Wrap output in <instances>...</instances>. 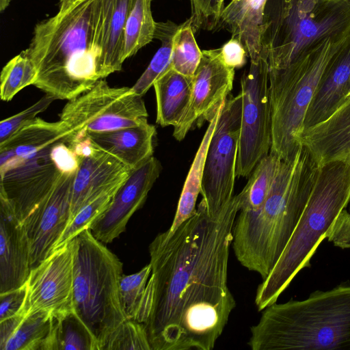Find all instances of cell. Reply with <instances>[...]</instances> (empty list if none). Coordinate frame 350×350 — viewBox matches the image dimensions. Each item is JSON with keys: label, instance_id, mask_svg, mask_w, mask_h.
Instances as JSON below:
<instances>
[{"label": "cell", "instance_id": "obj_24", "mask_svg": "<svg viewBox=\"0 0 350 350\" xmlns=\"http://www.w3.org/2000/svg\"><path fill=\"white\" fill-rule=\"evenodd\" d=\"M192 79L171 68L154 83L158 124L174 126L179 122L189 105Z\"/></svg>", "mask_w": 350, "mask_h": 350}, {"label": "cell", "instance_id": "obj_35", "mask_svg": "<svg viewBox=\"0 0 350 350\" xmlns=\"http://www.w3.org/2000/svg\"><path fill=\"white\" fill-rule=\"evenodd\" d=\"M152 350L145 325L126 319L111 335L102 350Z\"/></svg>", "mask_w": 350, "mask_h": 350}, {"label": "cell", "instance_id": "obj_45", "mask_svg": "<svg viewBox=\"0 0 350 350\" xmlns=\"http://www.w3.org/2000/svg\"><path fill=\"white\" fill-rule=\"evenodd\" d=\"M12 1V0H11Z\"/></svg>", "mask_w": 350, "mask_h": 350}, {"label": "cell", "instance_id": "obj_28", "mask_svg": "<svg viewBox=\"0 0 350 350\" xmlns=\"http://www.w3.org/2000/svg\"><path fill=\"white\" fill-rule=\"evenodd\" d=\"M155 29L151 0H133L124 28L123 62L154 38Z\"/></svg>", "mask_w": 350, "mask_h": 350}, {"label": "cell", "instance_id": "obj_10", "mask_svg": "<svg viewBox=\"0 0 350 350\" xmlns=\"http://www.w3.org/2000/svg\"><path fill=\"white\" fill-rule=\"evenodd\" d=\"M269 66L262 49L256 62L241 79V123L237 159V177L248 178L256 165L270 152L271 111L269 88Z\"/></svg>", "mask_w": 350, "mask_h": 350}, {"label": "cell", "instance_id": "obj_23", "mask_svg": "<svg viewBox=\"0 0 350 350\" xmlns=\"http://www.w3.org/2000/svg\"><path fill=\"white\" fill-rule=\"evenodd\" d=\"M133 0H99L101 79L122 69L123 35Z\"/></svg>", "mask_w": 350, "mask_h": 350}, {"label": "cell", "instance_id": "obj_13", "mask_svg": "<svg viewBox=\"0 0 350 350\" xmlns=\"http://www.w3.org/2000/svg\"><path fill=\"white\" fill-rule=\"evenodd\" d=\"M68 144L79 161L72 186L70 223L83 206L100 195L118 189L132 169L98 148L86 135Z\"/></svg>", "mask_w": 350, "mask_h": 350}, {"label": "cell", "instance_id": "obj_4", "mask_svg": "<svg viewBox=\"0 0 350 350\" xmlns=\"http://www.w3.org/2000/svg\"><path fill=\"white\" fill-rule=\"evenodd\" d=\"M263 310L250 329L253 350H350V284Z\"/></svg>", "mask_w": 350, "mask_h": 350}, {"label": "cell", "instance_id": "obj_19", "mask_svg": "<svg viewBox=\"0 0 350 350\" xmlns=\"http://www.w3.org/2000/svg\"><path fill=\"white\" fill-rule=\"evenodd\" d=\"M350 93V36L334 54L308 107L303 131L327 118Z\"/></svg>", "mask_w": 350, "mask_h": 350}, {"label": "cell", "instance_id": "obj_25", "mask_svg": "<svg viewBox=\"0 0 350 350\" xmlns=\"http://www.w3.org/2000/svg\"><path fill=\"white\" fill-rule=\"evenodd\" d=\"M224 103L219 107L215 116L209 121V124L185 181L172 223L167 230L157 234V237L159 239H164L169 237L183 223L193 216L196 211V204L198 195L201 192L204 168L208 146Z\"/></svg>", "mask_w": 350, "mask_h": 350}, {"label": "cell", "instance_id": "obj_44", "mask_svg": "<svg viewBox=\"0 0 350 350\" xmlns=\"http://www.w3.org/2000/svg\"><path fill=\"white\" fill-rule=\"evenodd\" d=\"M349 94H350V93H349Z\"/></svg>", "mask_w": 350, "mask_h": 350}, {"label": "cell", "instance_id": "obj_37", "mask_svg": "<svg viewBox=\"0 0 350 350\" xmlns=\"http://www.w3.org/2000/svg\"><path fill=\"white\" fill-rule=\"evenodd\" d=\"M56 99L54 97L46 94L44 96L29 107L1 120L0 122V144L4 142L24 126L33 121L38 113L44 111Z\"/></svg>", "mask_w": 350, "mask_h": 350}, {"label": "cell", "instance_id": "obj_17", "mask_svg": "<svg viewBox=\"0 0 350 350\" xmlns=\"http://www.w3.org/2000/svg\"><path fill=\"white\" fill-rule=\"evenodd\" d=\"M75 173H63L53 189L23 223L30 245V269L49 257L69 224Z\"/></svg>", "mask_w": 350, "mask_h": 350}, {"label": "cell", "instance_id": "obj_1", "mask_svg": "<svg viewBox=\"0 0 350 350\" xmlns=\"http://www.w3.org/2000/svg\"><path fill=\"white\" fill-rule=\"evenodd\" d=\"M239 194L216 215L200 201L169 237L149 245L153 300L144 323L152 350H211L236 306L228 265Z\"/></svg>", "mask_w": 350, "mask_h": 350}, {"label": "cell", "instance_id": "obj_34", "mask_svg": "<svg viewBox=\"0 0 350 350\" xmlns=\"http://www.w3.org/2000/svg\"><path fill=\"white\" fill-rule=\"evenodd\" d=\"M117 190L105 193L83 206L67 226L52 253L69 243L84 230L88 229L92 223L110 206Z\"/></svg>", "mask_w": 350, "mask_h": 350}, {"label": "cell", "instance_id": "obj_39", "mask_svg": "<svg viewBox=\"0 0 350 350\" xmlns=\"http://www.w3.org/2000/svg\"><path fill=\"white\" fill-rule=\"evenodd\" d=\"M325 237L336 247L350 248V208L349 211L344 208L339 213Z\"/></svg>", "mask_w": 350, "mask_h": 350}, {"label": "cell", "instance_id": "obj_14", "mask_svg": "<svg viewBox=\"0 0 350 350\" xmlns=\"http://www.w3.org/2000/svg\"><path fill=\"white\" fill-rule=\"evenodd\" d=\"M200 62L193 76L189 105L179 122L174 126L173 137L183 140L196 122L210 121L233 88L234 69L223 61L221 49L202 51Z\"/></svg>", "mask_w": 350, "mask_h": 350}, {"label": "cell", "instance_id": "obj_18", "mask_svg": "<svg viewBox=\"0 0 350 350\" xmlns=\"http://www.w3.org/2000/svg\"><path fill=\"white\" fill-rule=\"evenodd\" d=\"M0 293L26 283L30 245L26 229L8 199L0 194Z\"/></svg>", "mask_w": 350, "mask_h": 350}, {"label": "cell", "instance_id": "obj_21", "mask_svg": "<svg viewBox=\"0 0 350 350\" xmlns=\"http://www.w3.org/2000/svg\"><path fill=\"white\" fill-rule=\"evenodd\" d=\"M156 134L155 126L147 120L135 126L85 135L98 148L134 169L152 157Z\"/></svg>", "mask_w": 350, "mask_h": 350}, {"label": "cell", "instance_id": "obj_6", "mask_svg": "<svg viewBox=\"0 0 350 350\" xmlns=\"http://www.w3.org/2000/svg\"><path fill=\"white\" fill-rule=\"evenodd\" d=\"M350 36V0H267L261 35L269 70H280L328 39Z\"/></svg>", "mask_w": 350, "mask_h": 350}, {"label": "cell", "instance_id": "obj_31", "mask_svg": "<svg viewBox=\"0 0 350 350\" xmlns=\"http://www.w3.org/2000/svg\"><path fill=\"white\" fill-rule=\"evenodd\" d=\"M179 25L170 21L156 22L154 38L161 41V46L152 58L147 68L131 87L136 94L140 96L145 94L153 86L154 83L172 68V39Z\"/></svg>", "mask_w": 350, "mask_h": 350}, {"label": "cell", "instance_id": "obj_32", "mask_svg": "<svg viewBox=\"0 0 350 350\" xmlns=\"http://www.w3.org/2000/svg\"><path fill=\"white\" fill-rule=\"evenodd\" d=\"M202 55L194 37V31L187 20L179 25L173 37L171 67L185 76L193 77Z\"/></svg>", "mask_w": 350, "mask_h": 350}, {"label": "cell", "instance_id": "obj_42", "mask_svg": "<svg viewBox=\"0 0 350 350\" xmlns=\"http://www.w3.org/2000/svg\"><path fill=\"white\" fill-rule=\"evenodd\" d=\"M25 314L22 312L0 321V350L12 335Z\"/></svg>", "mask_w": 350, "mask_h": 350}, {"label": "cell", "instance_id": "obj_16", "mask_svg": "<svg viewBox=\"0 0 350 350\" xmlns=\"http://www.w3.org/2000/svg\"><path fill=\"white\" fill-rule=\"evenodd\" d=\"M161 170V163L153 156L132 169L116 191L110 206L90 225L89 229L96 239L109 243L125 231L129 220L145 203Z\"/></svg>", "mask_w": 350, "mask_h": 350}, {"label": "cell", "instance_id": "obj_36", "mask_svg": "<svg viewBox=\"0 0 350 350\" xmlns=\"http://www.w3.org/2000/svg\"><path fill=\"white\" fill-rule=\"evenodd\" d=\"M191 16L188 19L194 32L217 29L224 0H190Z\"/></svg>", "mask_w": 350, "mask_h": 350}, {"label": "cell", "instance_id": "obj_11", "mask_svg": "<svg viewBox=\"0 0 350 350\" xmlns=\"http://www.w3.org/2000/svg\"><path fill=\"white\" fill-rule=\"evenodd\" d=\"M242 95L229 94L220 111L208 146L202 183L201 201L216 215L232 200L241 123Z\"/></svg>", "mask_w": 350, "mask_h": 350}, {"label": "cell", "instance_id": "obj_20", "mask_svg": "<svg viewBox=\"0 0 350 350\" xmlns=\"http://www.w3.org/2000/svg\"><path fill=\"white\" fill-rule=\"evenodd\" d=\"M299 144L321 165L350 154V94L325 120L302 131Z\"/></svg>", "mask_w": 350, "mask_h": 350}, {"label": "cell", "instance_id": "obj_43", "mask_svg": "<svg viewBox=\"0 0 350 350\" xmlns=\"http://www.w3.org/2000/svg\"><path fill=\"white\" fill-rule=\"evenodd\" d=\"M11 0H0V11L3 12L9 5Z\"/></svg>", "mask_w": 350, "mask_h": 350}, {"label": "cell", "instance_id": "obj_9", "mask_svg": "<svg viewBox=\"0 0 350 350\" xmlns=\"http://www.w3.org/2000/svg\"><path fill=\"white\" fill-rule=\"evenodd\" d=\"M142 96L131 88H112L100 79L81 94L68 100L59 117L72 133L71 139L137 126L147 121Z\"/></svg>", "mask_w": 350, "mask_h": 350}, {"label": "cell", "instance_id": "obj_26", "mask_svg": "<svg viewBox=\"0 0 350 350\" xmlns=\"http://www.w3.org/2000/svg\"><path fill=\"white\" fill-rule=\"evenodd\" d=\"M100 350L99 345L74 308L52 314L44 350Z\"/></svg>", "mask_w": 350, "mask_h": 350}, {"label": "cell", "instance_id": "obj_29", "mask_svg": "<svg viewBox=\"0 0 350 350\" xmlns=\"http://www.w3.org/2000/svg\"><path fill=\"white\" fill-rule=\"evenodd\" d=\"M282 159L269 152L254 167L248 181L239 193L240 212L257 211L264 203L278 172Z\"/></svg>", "mask_w": 350, "mask_h": 350}, {"label": "cell", "instance_id": "obj_15", "mask_svg": "<svg viewBox=\"0 0 350 350\" xmlns=\"http://www.w3.org/2000/svg\"><path fill=\"white\" fill-rule=\"evenodd\" d=\"M23 312L40 310L53 314L73 308L72 240L30 270Z\"/></svg>", "mask_w": 350, "mask_h": 350}, {"label": "cell", "instance_id": "obj_27", "mask_svg": "<svg viewBox=\"0 0 350 350\" xmlns=\"http://www.w3.org/2000/svg\"><path fill=\"white\" fill-rule=\"evenodd\" d=\"M150 263L131 275L122 274L120 280V298L126 319L145 323L150 315L153 286Z\"/></svg>", "mask_w": 350, "mask_h": 350}, {"label": "cell", "instance_id": "obj_33", "mask_svg": "<svg viewBox=\"0 0 350 350\" xmlns=\"http://www.w3.org/2000/svg\"><path fill=\"white\" fill-rule=\"evenodd\" d=\"M37 70L23 51L11 59L3 68L0 77V96L9 101L24 88L33 85Z\"/></svg>", "mask_w": 350, "mask_h": 350}, {"label": "cell", "instance_id": "obj_8", "mask_svg": "<svg viewBox=\"0 0 350 350\" xmlns=\"http://www.w3.org/2000/svg\"><path fill=\"white\" fill-rule=\"evenodd\" d=\"M346 40L328 39L288 67L269 70L270 152L282 160L290 159L299 146L308 107L329 62Z\"/></svg>", "mask_w": 350, "mask_h": 350}, {"label": "cell", "instance_id": "obj_3", "mask_svg": "<svg viewBox=\"0 0 350 350\" xmlns=\"http://www.w3.org/2000/svg\"><path fill=\"white\" fill-rule=\"evenodd\" d=\"M319 165L300 144L282 160L271 189L256 211L238 212L232 246L237 259L265 280L288 243L305 208Z\"/></svg>", "mask_w": 350, "mask_h": 350}, {"label": "cell", "instance_id": "obj_12", "mask_svg": "<svg viewBox=\"0 0 350 350\" xmlns=\"http://www.w3.org/2000/svg\"><path fill=\"white\" fill-rule=\"evenodd\" d=\"M55 144L21 155L0 154V194L8 199L23 224L63 174L51 156Z\"/></svg>", "mask_w": 350, "mask_h": 350}, {"label": "cell", "instance_id": "obj_40", "mask_svg": "<svg viewBox=\"0 0 350 350\" xmlns=\"http://www.w3.org/2000/svg\"><path fill=\"white\" fill-rule=\"evenodd\" d=\"M51 156L62 173L77 172L79 165V159L68 142H59L55 144L51 148Z\"/></svg>", "mask_w": 350, "mask_h": 350}, {"label": "cell", "instance_id": "obj_7", "mask_svg": "<svg viewBox=\"0 0 350 350\" xmlns=\"http://www.w3.org/2000/svg\"><path fill=\"white\" fill-rule=\"evenodd\" d=\"M72 241L73 308L102 350L113 332L126 319L120 298L122 263L89 228Z\"/></svg>", "mask_w": 350, "mask_h": 350}, {"label": "cell", "instance_id": "obj_41", "mask_svg": "<svg viewBox=\"0 0 350 350\" xmlns=\"http://www.w3.org/2000/svg\"><path fill=\"white\" fill-rule=\"evenodd\" d=\"M220 49L223 61L228 66L235 69L245 64L247 53L237 38H231Z\"/></svg>", "mask_w": 350, "mask_h": 350}, {"label": "cell", "instance_id": "obj_2", "mask_svg": "<svg viewBox=\"0 0 350 350\" xmlns=\"http://www.w3.org/2000/svg\"><path fill=\"white\" fill-rule=\"evenodd\" d=\"M99 24V0H59L57 12L35 26L23 51L37 70L33 85L70 100L100 79Z\"/></svg>", "mask_w": 350, "mask_h": 350}, {"label": "cell", "instance_id": "obj_30", "mask_svg": "<svg viewBox=\"0 0 350 350\" xmlns=\"http://www.w3.org/2000/svg\"><path fill=\"white\" fill-rule=\"evenodd\" d=\"M52 313L40 310L25 314L1 350H44Z\"/></svg>", "mask_w": 350, "mask_h": 350}, {"label": "cell", "instance_id": "obj_5", "mask_svg": "<svg viewBox=\"0 0 350 350\" xmlns=\"http://www.w3.org/2000/svg\"><path fill=\"white\" fill-rule=\"evenodd\" d=\"M350 202V154L319 165L309 198L280 257L258 285V311L275 303L310 260L339 213Z\"/></svg>", "mask_w": 350, "mask_h": 350}, {"label": "cell", "instance_id": "obj_38", "mask_svg": "<svg viewBox=\"0 0 350 350\" xmlns=\"http://www.w3.org/2000/svg\"><path fill=\"white\" fill-rule=\"evenodd\" d=\"M26 296V283L17 288L0 293V321L23 312Z\"/></svg>", "mask_w": 350, "mask_h": 350}, {"label": "cell", "instance_id": "obj_22", "mask_svg": "<svg viewBox=\"0 0 350 350\" xmlns=\"http://www.w3.org/2000/svg\"><path fill=\"white\" fill-rule=\"evenodd\" d=\"M267 0H230L224 7L217 28H225L245 49L250 62H256L262 50L264 10Z\"/></svg>", "mask_w": 350, "mask_h": 350}]
</instances>
